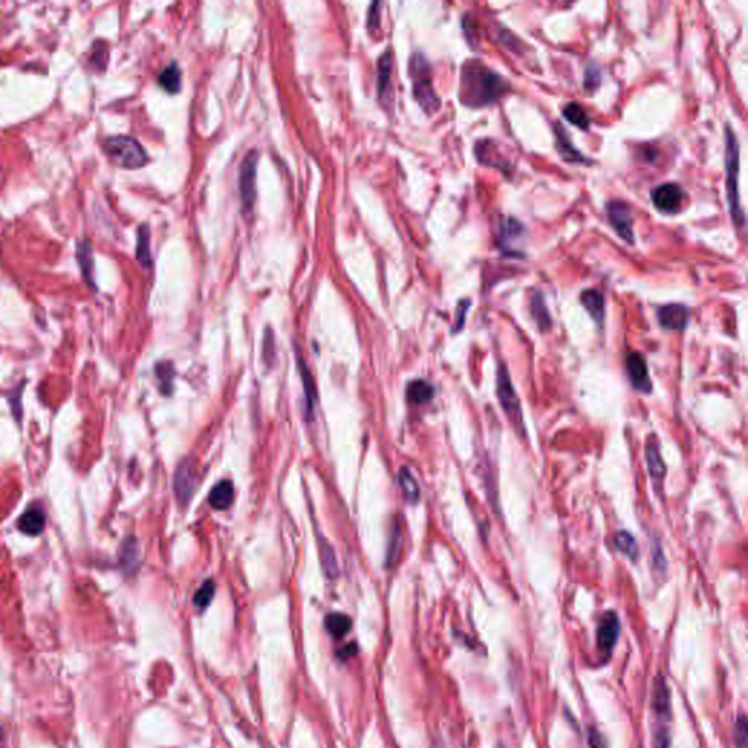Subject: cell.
<instances>
[{
    "mask_svg": "<svg viewBox=\"0 0 748 748\" xmlns=\"http://www.w3.org/2000/svg\"><path fill=\"white\" fill-rule=\"evenodd\" d=\"M195 488V468L190 460H183L175 471L174 490L180 503H187Z\"/></svg>",
    "mask_w": 748,
    "mask_h": 748,
    "instance_id": "cell-11",
    "label": "cell"
},
{
    "mask_svg": "<svg viewBox=\"0 0 748 748\" xmlns=\"http://www.w3.org/2000/svg\"><path fill=\"white\" fill-rule=\"evenodd\" d=\"M554 134H556V145H557V149H558V153H560L561 158H563L567 162H582V164L588 162V160L583 157L582 153L573 145H571L570 138L566 134V130H564L563 126L556 125Z\"/></svg>",
    "mask_w": 748,
    "mask_h": 748,
    "instance_id": "cell-16",
    "label": "cell"
},
{
    "mask_svg": "<svg viewBox=\"0 0 748 748\" xmlns=\"http://www.w3.org/2000/svg\"><path fill=\"white\" fill-rule=\"evenodd\" d=\"M259 155L256 151H250L240 166V196L243 212L250 214L256 201V170Z\"/></svg>",
    "mask_w": 748,
    "mask_h": 748,
    "instance_id": "cell-6",
    "label": "cell"
},
{
    "mask_svg": "<svg viewBox=\"0 0 748 748\" xmlns=\"http://www.w3.org/2000/svg\"><path fill=\"white\" fill-rule=\"evenodd\" d=\"M620 633V621L615 612H605L598 627V646L603 652H610L617 643Z\"/></svg>",
    "mask_w": 748,
    "mask_h": 748,
    "instance_id": "cell-12",
    "label": "cell"
},
{
    "mask_svg": "<svg viewBox=\"0 0 748 748\" xmlns=\"http://www.w3.org/2000/svg\"><path fill=\"white\" fill-rule=\"evenodd\" d=\"M325 625H326V630L329 632V634L336 637V639H339V637L345 636L351 630V625H353V623H351V619L348 617V615H345L342 612H332L326 617Z\"/></svg>",
    "mask_w": 748,
    "mask_h": 748,
    "instance_id": "cell-21",
    "label": "cell"
},
{
    "mask_svg": "<svg viewBox=\"0 0 748 748\" xmlns=\"http://www.w3.org/2000/svg\"><path fill=\"white\" fill-rule=\"evenodd\" d=\"M406 395H408V401L412 403H427L434 396V389L425 380H414L408 384Z\"/></svg>",
    "mask_w": 748,
    "mask_h": 748,
    "instance_id": "cell-19",
    "label": "cell"
},
{
    "mask_svg": "<svg viewBox=\"0 0 748 748\" xmlns=\"http://www.w3.org/2000/svg\"><path fill=\"white\" fill-rule=\"evenodd\" d=\"M508 90V81L477 60L466 62L462 68L460 100L469 107L488 105Z\"/></svg>",
    "mask_w": 748,
    "mask_h": 748,
    "instance_id": "cell-1",
    "label": "cell"
},
{
    "mask_svg": "<svg viewBox=\"0 0 748 748\" xmlns=\"http://www.w3.org/2000/svg\"><path fill=\"white\" fill-rule=\"evenodd\" d=\"M615 547H617L620 553H623L625 557H629L632 560H636L637 557H639V547H637L634 536L627 531H620L617 535H615Z\"/></svg>",
    "mask_w": 748,
    "mask_h": 748,
    "instance_id": "cell-26",
    "label": "cell"
},
{
    "mask_svg": "<svg viewBox=\"0 0 748 748\" xmlns=\"http://www.w3.org/2000/svg\"><path fill=\"white\" fill-rule=\"evenodd\" d=\"M122 566L126 570H134L138 564V545L134 538H129L125 541L122 548Z\"/></svg>",
    "mask_w": 748,
    "mask_h": 748,
    "instance_id": "cell-28",
    "label": "cell"
},
{
    "mask_svg": "<svg viewBox=\"0 0 748 748\" xmlns=\"http://www.w3.org/2000/svg\"><path fill=\"white\" fill-rule=\"evenodd\" d=\"M170 370H171V367H170V369H169V367L166 369V371H167V373H169ZM157 371H158V374H162V371H164V367H162V364H161V366L158 367V370H157ZM160 377L162 379V382H164V380H166V382L169 380V376H160Z\"/></svg>",
    "mask_w": 748,
    "mask_h": 748,
    "instance_id": "cell-39",
    "label": "cell"
},
{
    "mask_svg": "<svg viewBox=\"0 0 748 748\" xmlns=\"http://www.w3.org/2000/svg\"><path fill=\"white\" fill-rule=\"evenodd\" d=\"M563 116H564V119L567 120V122L577 126L579 129H582V130H588L589 129L590 120H589V117H588V114L585 112V108H583L579 103H569L563 108Z\"/></svg>",
    "mask_w": 748,
    "mask_h": 748,
    "instance_id": "cell-23",
    "label": "cell"
},
{
    "mask_svg": "<svg viewBox=\"0 0 748 748\" xmlns=\"http://www.w3.org/2000/svg\"><path fill=\"white\" fill-rule=\"evenodd\" d=\"M646 462H647V469L649 472H651V478L655 484L653 487H656L658 491H661L664 486L665 474H666V466L662 460L661 452H659L656 440L653 438L649 440L646 445Z\"/></svg>",
    "mask_w": 748,
    "mask_h": 748,
    "instance_id": "cell-13",
    "label": "cell"
},
{
    "mask_svg": "<svg viewBox=\"0 0 748 748\" xmlns=\"http://www.w3.org/2000/svg\"><path fill=\"white\" fill-rule=\"evenodd\" d=\"M214 595H215V583L212 580H208L201 586V589L196 592L195 599H193L195 605L199 608H205L211 603Z\"/></svg>",
    "mask_w": 748,
    "mask_h": 748,
    "instance_id": "cell-30",
    "label": "cell"
},
{
    "mask_svg": "<svg viewBox=\"0 0 748 748\" xmlns=\"http://www.w3.org/2000/svg\"><path fill=\"white\" fill-rule=\"evenodd\" d=\"M392 62L389 53H384L379 60V100L383 107H388L392 101V84H390Z\"/></svg>",
    "mask_w": 748,
    "mask_h": 748,
    "instance_id": "cell-15",
    "label": "cell"
},
{
    "mask_svg": "<svg viewBox=\"0 0 748 748\" xmlns=\"http://www.w3.org/2000/svg\"><path fill=\"white\" fill-rule=\"evenodd\" d=\"M3 740V735H2V727H0V741Z\"/></svg>",
    "mask_w": 748,
    "mask_h": 748,
    "instance_id": "cell-40",
    "label": "cell"
},
{
    "mask_svg": "<svg viewBox=\"0 0 748 748\" xmlns=\"http://www.w3.org/2000/svg\"><path fill=\"white\" fill-rule=\"evenodd\" d=\"M46 527V514L40 508H29L18 519V529L28 536L40 535Z\"/></svg>",
    "mask_w": 748,
    "mask_h": 748,
    "instance_id": "cell-14",
    "label": "cell"
},
{
    "mask_svg": "<svg viewBox=\"0 0 748 748\" xmlns=\"http://www.w3.org/2000/svg\"><path fill=\"white\" fill-rule=\"evenodd\" d=\"M158 81H160V85L167 92L170 94L179 92L180 82H182V72L179 69V66L175 63H171L170 66H167V68L161 72Z\"/></svg>",
    "mask_w": 748,
    "mask_h": 748,
    "instance_id": "cell-22",
    "label": "cell"
},
{
    "mask_svg": "<svg viewBox=\"0 0 748 748\" xmlns=\"http://www.w3.org/2000/svg\"><path fill=\"white\" fill-rule=\"evenodd\" d=\"M497 398L500 401V405L503 411L508 415L509 421L512 423L513 428L518 430V433L523 437L525 436V425H523V416H522V408L518 395L514 392L513 384L510 382V376L504 366H500L497 373Z\"/></svg>",
    "mask_w": 748,
    "mask_h": 748,
    "instance_id": "cell-5",
    "label": "cell"
},
{
    "mask_svg": "<svg viewBox=\"0 0 748 748\" xmlns=\"http://www.w3.org/2000/svg\"><path fill=\"white\" fill-rule=\"evenodd\" d=\"M599 82H601L599 68L595 63L588 64V68L585 71V86L588 88V90H595V88L599 85Z\"/></svg>",
    "mask_w": 748,
    "mask_h": 748,
    "instance_id": "cell-32",
    "label": "cell"
},
{
    "mask_svg": "<svg viewBox=\"0 0 748 748\" xmlns=\"http://www.w3.org/2000/svg\"><path fill=\"white\" fill-rule=\"evenodd\" d=\"M104 151L122 169L135 170L145 166L148 155L139 142L130 136H113L104 140Z\"/></svg>",
    "mask_w": 748,
    "mask_h": 748,
    "instance_id": "cell-4",
    "label": "cell"
},
{
    "mask_svg": "<svg viewBox=\"0 0 748 748\" xmlns=\"http://www.w3.org/2000/svg\"><path fill=\"white\" fill-rule=\"evenodd\" d=\"M410 75L414 81V97L427 114L434 113L440 107V100L434 92L430 76V64L421 53H415L410 63Z\"/></svg>",
    "mask_w": 748,
    "mask_h": 748,
    "instance_id": "cell-3",
    "label": "cell"
},
{
    "mask_svg": "<svg viewBox=\"0 0 748 748\" xmlns=\"http://www.w3.org/2000/svg\"><path fill=\"white\" fill-rule=\"evenodd\" d=\"M658 321L669 331H684L690 321V310L683 304H666L659 307Z\"/></svg>",
    "mask_w": 748,
    "mask_h": 748,
    "instance_id": "cell-10",
    "label": "cell"
},
{
    "mask_svg": "<svg viewBox=\"0 0 748 748\" xmlns=\"http://www.w3.org/2000/svg\"><path fill=\"white\" fill-rule=\"evenodd\" d=\"M136 258L144 266H151V249H149V228L148 225H142L138 231V246Z\"/></svg>",
    "mask_w": 748,
    "mask_h": 748,
    "instance_id": "cell-27",
    "label": "cell"
},
{
    "mask_svg": "<svg viewBox=\"0 0 748 748\" xmlns=\"http://www.w3.org/2000/svg\"><path fill=\"white\" fill-rule=\"evenodd\" d=\"M607 214L611 227L629 245L634 243L633 215L632 209L621 201H611L607 206Z\"/></svg>",
    "mask_w": 748,
    "mask_h": 748,
    "instance_id": "cell-7",
    "label": "cell"
},
{
    "mask_svg": "<svg viewBox=\"0 0 748 748\" xmlns=\"http://www.w3.org/2000/svg\"><path fill=\"white\" fill-rule=\"evenodd\" d=\"M725 140H727V152H725V167H727V192L728 203L731 209V215L736 227H744L745 215L740 203V190H738V174H740V145L738 139L735 138L731 127H727L725 132Z\"/></svg>",
    "mask_w": 748,
    "mask_h": 748,
    "instance_id": "cell-2",
    "label": "cell"
},
{
    "mask_svg": "<svg viewBox=\"0 0 748 748\" xmlns=\"http://www.w3.org/2000/svg\"><path fill=\"white\" fill-rule=\"evenodd\" d=\"M580 301L583 307L588 310V313L592 316L593 321L598 323H602L605 317V301L603 295L597 290H586L580 295Z\"/></svg>",
    "mask_w": 748,
    "mask_h": 748,
    "instance_id": "cell-18",
    "label": "cell"
},
{
    "mask_svg": "<svg viewBox=\"0 0 748 748\" xmlns=\"http://www.w3.org/2000/svg\"><path fill=\"white\" fill-rule=\"evenodd\" d=\"M651 563H652V569H653L656 576H665V573H666V560H665L662 548L659 544L652 545Z\"/></svg>",
    "mask_w": 748,
    "mask_h": 748,
    "instance_id": "cell-31",
    "label": "cell"
},
{
    "mask_svg": "<svg viewBox=\"0 0 748 748\" xmlns=\"http://www.w3.org/2000/svg\"><path fill=\"white\" fill-rule=\"evenodd\" d=\"M357 651H358L357 645L349 643V645H345L344 647H340L336 655L339 658H342V659H348V658H353L354 655H357Z\"/></svg>",
    "mask_w": 748,
    "mask_h": 748,
    "instance_id": "cell-37",
    "label": "cell"
},
{
    "mask_svg": "<svg viewBox=\"0 0 748 748\" xmlns=\"http://www.w3.org/2000/svg\"><path fill=\"white\" fill-rule=\"evenodd\" d=\"M684 192L675 183H664L652 190L653 205L661 212L675 214L678 212L684 202Z\"/></svg>",
    "mask_w": 748,
    "mask_h": 748,
    "instance_id": "cell-8",
    "label": "cell"
},
{
    "mask_svg": "<svg viewBox=\"0 0 748 748\" xmlns=\"http://www.w3.org/2000/svg\"><path fill=\"white\" fill-rule=\"evenodd\" d=\"M380 3H373L371 8H370V12H369V21H367V27L370 29H376L380 24Z\"/></svg>",
    "mask_w": 748,
    "mask_h": 748,
    "instance_id": "cell-35",
    "label": "cell"
},
{
    "mask_svg": "<svg viewBox=\"0 0 748 748\" xmlns=\"http://www.w3.org/2000/svg\"><path fill=\"white\" fill-rule=\"evenodd\" d=\"M234 487L231 481H219L216 486L209 493V503L216 510H224L233 503Z\"/></svg>",
    "mask_w": 748,
    "mask_h": 748,
    "instance_id": "cell-17",
    "label": "cell"
},
{
    "mask_svg": "<svg viewBox=\"0 0 748 748\" xmlns=\"http://www.w3.org/2000/svg\"><path fill=\"white\" fill-rule=\"evenodd\" d=\"M469 304L471 301L469 300H462L458 306V310H456V325H455V331H460L462 327H464V323H465V316H466V312L469 309Z\"/></svg>",
    "mask_w": 748,
    "mask_h": 748,
    "instance_id": "cell-34",
    "label": "cell"
},
{
    "mask_svg": "<svg viewBox=\"0 0 748 748\" xmlns=\"http://www.w3.org/2000/svg\"><path fill=\"white\" fill-rule=\"evenodd\" d=\"M301 377H303V380H304L306 396H307V405H309V406H310V410H312L313 402H314V396H316V393H314V384H313V380H312L310 373L306 370L304 362H301Z\"/></svg>",
    "mask_w": 748,
    "mask_h": 748,
    "instance_id": "cell-33",
    "label": "cell"
},
{
    "mask_svg": "<svg viewBox=\"0 0 748 748\" xmlns=\"http://www.w3.org/2000/svg\"><path fill=\"white\" fill-rule=\"evenodd\" d=\"M531 313H532V316L535 319L538 327H540L541 331H547V329L551 326V317H549V312H548L547 306H545L544 295L540 291L532 295Z\"/></svg>",
    "mask_w": 748,
    "mask_h": 748,
    "instance_id": "cell-20",
    "label": "cell"
},
{
    "mask_svg": "<svg viewBox=\"0 0 748 748\" xmlns=\"http://www.w3.org/2000/svg\"><path fill=\"white\" fill-rule=\"evenodd\" d=\"M736 728L741 730V734L736 735V743H740L741 747H744V743H745V718L741 716L740 722L736 723Z\"/></svg>",
    "mask_w": 748,
    "mask_h": 748,
    "instance_id": "cell-38",
    "label": "cell"
},
{
    "mask_svg": "<svg viewBox=\"0 0 748 748\" xmlns=\"http://www.w3.org/2000/svg\"><path fill=\"white\" fill-rule=\"evenodd\" d=\"M625 367H627V374H629L630 382L636 390L643 392V393H649L652 390V382H651V377H649L647 364L642 354L634 353V351L630 353L629 356H627Z\"/></svg>",
    "mask_w": 748,
    "mask_h": 748,
    "instance_id": "cell-9",
    "label": "cell"
},
{
    "mask_svg": "<svg viewBox=\"0 0 748 748\" xmlns=\"http://www.w3.org/2000/svg\"><path fill=\"white\" fill-rule=\"evenodd\" d=\"M500 238L504 246H508L516 238H519L523 234V225L514 218H504L500 224Z\"/></svg>",
    "mask_w": 748,
    "mask_h": 748,
    "instance_id": "cell-25",
    "label": "cell"
},
{
    "mask_svg": "<svg viewBox=\"0 0 748 748\" xmlns=\"http://www.w3.org/2000/svg\"><path fill=\"white\" fill-rule=\"evenodd\" d=\"M321 560H322V564H323L326 575L331 576V577H335L338 575V564H336L334 548L329 545L327 543H323L321 545Z\"/></svg>",
    "mask_w": 748,
    "mask_h": 748,
    "instance_id": "cell-29",
    "label": "cell"
},
{
    "mask_svg": "<svg viewBox=\"0 0 748 748\" xmlns=\"http://www.w3.org/2000/svg\"><path fill=\"white\" fill-rule=\"evenodd\" d=\"M589 745L590 748H607L605 740L597 730H590L589 732Z\"/></svg>",
    "mask_w": 748,
    "mask_h": 748,
    "instance_id": "cell-36",
    "label": "cell"
},
{
    "mask_svg": "<svg viewBox=\"0 0 748 748\" xmlns=\"http://www.w3.org/2000/svg\"><path fill=\"white\" fill-rule=\"evenodd\" d=\"M399 486H401V490L403 493L405 499L411 501V503H416L418 499H420V487H418V484L415 481V478L412 477L411 471L408 468H402L401 472H399Z\"/></svg>",
    "mask_w": 748,
    "mask_h": 748,
    "instance_id": "cell-24",
    "label": "cell"
}]
</instances>
